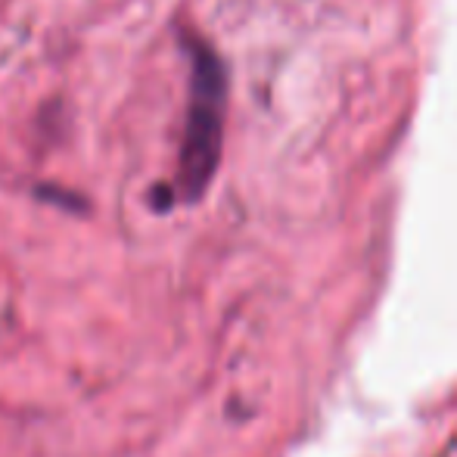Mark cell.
I'll return each instance as SVG.
<instances>
[{
    "label": "cell",
    "instance_id": "cell-1",
    "mask_svg": "<svg viewBox=\"0 0 457 457\" xmlns=\"http://www.w3.org/2000/svg\"><path fill=\"white\" fill-rule=\"evenodd\" d=\"M190 100L178 162V187L184 199H199L215 178L221 159L224 109H228V72L209 44L190 41Z\"/></svg>",
    "mask_w": 457,
    "mask_h": 457
}]
</instances>
